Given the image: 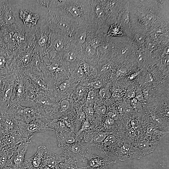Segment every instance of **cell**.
Listing matches in <instances>:
<instances>
[{
  "label": "cell",
  "instance_id": "obj_15",
  "mask_svg": "<svg viewBox=\"0 0 169 169\" xmlns=\"http://www.w3.org/2000/svg\"><path fill=\"white\" fill-rule=\"evenodd\" d=\"M66 158L63 154L58 155L47 149L43 157L41 166H46L51 168H56Z\"/></svg>",
  "mask_w": 169,
  "mask_h": 169
},
{
  "label": "cell",
  "instance_id": "obj_26",
  "mask_svg": "<svg viewBox=\"0 0 169 169\" xmlns=\"http://www.w3.org/2000/svg\"><path fill=\"white\" fill-rule=\"evenodd\" d=\"M70 84V82L69 80H64L58 85L57 89L60 92L64 91L69 87Z\"/></svg>",
  "mask_w": 169,
  "mask_h": 169
},
{
  "label": "cell",
  "instance_id": "obj_37",
  "mask_svg": "<svg viewBox=\"0 0 169 169\" xmlns=\"http://www.w3.org/2000/svg\"><path fill=\"white\" fill-rule=\"evenodd\" d=\"M99 94L102 98H105L107 95L106 90L105 89H101L100 91Z\"/></svg>",
  "mask_w": 169,
  "mask_h": 169
},
{
  "label": "cell",
  "instance_id": "obj_7",
  "mask_svg": "<svg viewBox=\"0 0 169 169\" xmlns=\"http://www.w3.org/2000/svg\"><path fill=\"white\" fill-rule=\"evenodd\" d=\"M24 75L38 92L48 93L50 87L47 78L40 70L27 68L22 70Z\"/></svg>",
  "mask_w": 169,
  "mask_h": 169
},
{
  "label": "cell",
  "instance_id": "obj_32",
  "mask_svg": "<svg viewBox=\"0 0 169 169\" xmlns=\"http://www.w3.org/2000/svg\"><path fill=\"white\" fill-rule=\"evenodd\" d=\"M136 98L137 100L139 101H144V99L143 93L141 90L139 89H137L136 92Z\"/></svg>",
  "mask_w": 169,
  "mask_h": 169
},
{
  "label": "cell",
  "instance_id": "obj_1",
  "mask_svg": "<svg viewBox=\"0 0 169 169\" xmlns=\"http://www.w3.org/2000/svg\"><path fill=\"white\" fill-rule=\"evenodd\" d=\"M16 23L25 31H36L46 18L49 8L37 1H10Z\"/></svg>",
  "mask_w": 169,
  "mask_h": 169
},
{
  "label": "cell",
  "instance_id": "obj_27",
  "mask_svg": "<svg viewBox=\"0 0 169 169\" xmlns=\"http://www.w3.org/2000/svg\"><path fill=\"white\" fill-rule=\"evenodd\" d=\"M84 113L85 117L88 119L92 117L94 115V110L92 107H88L86 108L84 110Z\"/></svg>",
  "mask_w": 169,
  "mask_h": 169
},
{
  "label": "cell",
  "instance_id": "obj_11",
  "mask_svg": "<svg viewBox=\"0 0 169 169\" xmlns=\"http://www.w3.org/2000/svg\"><path fill=\"white\" fill-rule=\"evenodd\" d=\"M70 38L62 33L52 32L51 33L50 45L45 54L54 56L59 53L70 42Z\"/></svg>",
  "mask_w": 169,
  "mask_h": 169
},
{
  "label": "cell",
  "instance_id": "obj_42",
  "mask_svg": "<svg viewBox=\"0 0 169 169\" xmlns=\"http://www.w3.org/2000/svg\"><path fill=\"white\" fill-rule=\"evenodd\" d=\"M124 108L121 105H120L118 106V110L120 113H122L124 112Z\"/></svg>",
  "mask_w": 169,
  "mask_h": 169
},
{
  "label": "cell",
  "instance_id": "obj_24",
  "mask_svg": "<svg viewBox=\"0 0 169 169\" xmlns=\"http://www.w3.org/2000/svg\"><path fill=\"white\" fill-rule=\"evenodd\" d=\"M76 163L71 158L68 157L60 164L59 167V169H80L77 167Z\"/></svg>",
  "mask_w": 169,
  "mask_h": 169
},
{
  "label": "cell",
  "instance_id": "obj_46",
  "mask_svg": "<svg viewBox=\"0 0 169 169\" xmlns=\"http://www.w3.org/2000/svg\"><path fill=\"white\" fill-rule=\"evenodd\" d=\"M127 49H121L120 50V53L121 54H125V52H126L127 51Z\"/></svg>",
  "mask_w": 169,
  "mask_h": 169
},
{
  "label": "cell",
  "instance_id": "obj_19",
  "mask_svg": "<svg viewBox=\"0 0 169 169\" xmlns=\"http://www.w3.org/2000/svg\"><path fill=\"white\" fill-rule=\"evenodd\" d=\"M87 34L86 26L75 28L70 36V42L80 49L86 42Z\"/></svg>",
  "mask_w": 169,
  "mask_h": 169
},
{
  "label": "cell",
  "instance_id": "obj_17",
  "mask_svg": "<svg viewBox=\"0 0 169 169\" xmlns=\"http://www.w3.org/2000/svg\"><path fill=\"white\" fill-rule=\"evenodd\" d=\"M56 134L58 145L60 147L80 141L79 136L70 129L57 132Z\"/></svg>",
  "mask_w": 169,
  "mask_h": 169
},
{
  "label": "cell",
  "instance_id": "obj_23",
  "mask_svg": "<svg viewBox=\"0 0 169 169\" xmlns=\"http://www.w3.org/2000/svg\"><path fill=\"white\" fill-rule=\"evenodd\" d=\"M168 131H163L158 129L155 126H151L147 129L146 133L148 135L160 140L166 134H167Z\"/></svg>",
  "mask_w": 169,
  "mask_h": 169
},
{
  "label": "cell",
  "instance_id": "obj_38",
  "mask_svg": "<svg viewBox=\"0 0 169 169\" xmlns=\"http://www.w3.org/2000/svg\"><path fill=\"white\" fill-rule=\"evenodd\" d=\"M114 120L110 118H106L105 120V124L108 125H112L114 123Z\"/></svg>",
  "mask_w": 169,
  "mask_h": 169
},
{
  "label": "cell",
  "instance_id": "obj_8",
  "mask_svg": "<svg viewBox=\"0 0 169 169\" xmlns=\"http://www.w3.org/2000/svg\"><path fill=\"white\" fill-rule=\"evenodd\" d=\"M14 72L16 75V83L8 106L15 104L28 103L29 102L27 95L26 79L22 71Z\"/></svg>",
  "mask_w": 169,
  "mask_h": 169
},
{
  "label": "cell",
  "instance_id": "obj_34",
  "mask_svg": "<svg viewBox=\"0 0 169 169\" xmlns=\"http://www.w3.org/2000/svg\"><path fill=\"white\" fill-rule=\"evenodd\" d=\"M91 84L94 88L99 89L102 86L103 83L101 80H98L92 83Z\"/></svg>",
  "mask_w": 169,
  "mask_h": 169
},
{
  "label": "cell",
  "instance_id": "obj_41",
  "mask_svg": "<svg viewBox=\"0 0 169 169\" xmlns=\"http://www.w3.org/2000/svg\"><path fill=\"white\" fill-rule=\"evenodd\" d=\"M136 39L138 41L139 43H142L144 42V39L141 36L137 35L136 36Z\"/></svg>",
  "mask_w": 169,
  "mask_h": 169
},
{
  "label": "cell",
  "instance_id": "obj_22",
  "mask_svg": "<svg viewBox=\"0 0 169 169\" xmlns=\"http://www.w3.org/2000/svg\"><path fill=\"white\" fill-rule=\"evenodd\" d=\"M80 58H83L87 61L93 62L98 56L96 49L85 42L81 46L80 51Z\"/></svg>",
  "mask_w": 169,
  "mask_h": 169
},
{
  "label": "cell",
  "instance_id": "obj_28",
  "mask_svg": "<svg viewBox=\"0 0 169 169\" xmlns=\"http://www.w3.org/2000/svg\"><path fill=\"white\" fill-rule=\"evenodd\" d=\"M5 74L0 76V99L3 93L5 85Z\"/></svg>",
  "mask_w": 169,
  "mask_h": 169
},
{
  "label": "cell",
  "instance_id": "obj_33",
  "mask_svg": "<svg viewBox=\"0 0 169 169\" xmlns=\"http://www.w3.org/2000/svg\"><path fill=\"white\" fill-rule=\"evenodd\" d=\"M112 64L109 63L103 65L102 68V70L104 71H108L110 70L113 68Z\"/></svg>",
  "mask_w": 169,
  "mask_h": 169
},
{
  "label": "cell",
  "instance_id": "obj_3",
  "mask_svg": "<svg viewBox=\"0 0 169 169\" xmlns=\"http://www.w3.org/2000/svg\"><path fill=\"white\" fill-rule=\"evenodd\" d=\"M46 19L52 32L62 33L69 38L73 30L78 28L70 20L62 15L49 10Z\"/></svg>",
  "mask_w": 169,
  "mask_h": 169
},
{
  "label": "cell",
  "instance_id": "obj_20",
  "mask_svg": "<svg viewBox=\"0 0 169 169\" xmlns=\"http://www.w3.org/2000/svg\"><path fill=\"white\" fill-rule=\"evenodd\" d=\"M88 134L84 137V141L89 142L91 146L95 147L101 143L111 132H102L99 131H87Z\"/></svg>",
  "mask_w": 169,
  "mask_h": 169
},
{
  "label": "cell",
  "instance_id": "obj_43",
  "mask_svg": "<svg viewBox=\"0 0 169 169\" xmlns=\"http://www.w3.org/2000/svg\"><path fill=\"white\" fill-rule=\"evenodd\" d=\"M132 109L130 107H127L124 108V112L126 113H129L132 111Z\"/></svg>",
  "mask_w": 169,
  "mask_h": 169
},
{
  "label": "cell",
  "instance_id": "obj_36",
  "mask_svg": "<svg viewBox=\"0 0 169 169\" xmlns=\"http://www.w3.org/2000/svg\"><path fill=\"white\" fill-rule=\"evenodd\" d=\"M146 17L150 21H153L156 19V17L155 15L151 13H148L146 15Z\"/></svg>",
  "mask_w": 169,
  "mask_h": 169
},
{
  "label": "cell",
  "instance_id": "obj_14",
  "mask_svg": "<svg viewBox=\"0 0 169 169\" xmlns=\"http://www.w3.org/2000/svg\"><path fill=\"white\" fill-rule=\"evenodd\" d=\"M31 142V139H25L16 149L10 160L13 169H21L25 160L24 156L27 147Z\"/></svg>",
  "mask_w": 169,
  "mask_h": 169
},
{
  "label": "cell",
  "instance_id": "obj_18",
  "mask_svg": "<svg viewBox=\"0 0 169 169\" xmlns=\"http://www.w3.org/2000/svg\"><path fill=\"white\" fill-rule=\"evenodd\" d=\"M80 49L69 42L59 53L62 57L67 62L73 63L80 58Z\"/></svg>",
  "mask_w": 169,
  "mask_h": 169
},
{
  "label": "cell",
  "instance_id": "obj_31",
  "mask_svg": "<svg viewBox=\"0 0 169 169\" xmlns=\"http://www.w3.org/2000/svg\"><path fill=\"white\" fill-rule=\"evenodd\" d=\"M95 93L94 91H90L87 95L86 100L89 103L92 102L95 99Z\"/></svg>",
  "mask_w": 169,
  "mask_h": 169
},
{
  "label": "cell",
  "instance_id": "obj_39",
  "mask_svg": "<svg viewBox=\"0 0 169 169\" xmlns=\"http://www.w3.org/2000/svg\"><path fill=\"white\" fill-rule=\"evenodd\" d=\"M79 120L80 121H82L84 120L85 118V115L84 112H82L79 113Z\"/></svg>",
  "mask_w": 169,
  "mask_h": 169
},
{
  "label": "cell",
  "instance_id": "obj_25",
  "mask_svg": "<svg viewBox=\"0 0 169 169\" xmlns=\"http://www.w3.org/2000/svg\"><path fill=\"white\" fill-rule=\"evenodd\" d=\"M90 124L88 120H85L83 122L82 125L78 132L76 133L77 136H79L84 132H86L90 129Z\"/></svg>",
  "mask_w": 169,
  "mask_h": 169
},
{
  "label": "cell",
  "instance_id": "obj_40",
  "mask_svg": "<svg viewBox=\"0 0 169 169\" xmlns=\"http://www.w3.org/2000/svg\"><path fill=\"white\" fill-rule=\"evenodd\" d=\"M7 0H0V15Z\"/></svg>",
  "mask_w": 169,
  "mask_h": 169
},
{
  "label": "cell",
  "instance_id": "obj_30",
  "mask_svg": "<svg viewBox=\"0 0 169 169\" xmlns=\"http://www.w3.org/2000/svg\"><path fill=\"white\" fill-rule=\"evenodd\" d=\"M69 102L66 100H64L61 101L60 105L62 110L63 111L66 110L69 108Z\"/></svg>",
  "mask_w": 169,
  "mask_h": 169
},
{
  "label": "cell",
  "instance_id": "obj_44",
  "mask_svg": "<svg viewBox=\"0 0 169 169\" xmlns=\"http://www.w3.org/2000/svg\"><path fill=\"white\" fill-rule=\"evenodd\" d=\"M126 72L125 69L123 68H121L119 70V74H124Z\"/></svg>",
  "mask_w": 169,
  "mask_h": 169
},
{
  "label": "cell",
  "instance_id": "obj_5",
  "mask_svg": "<svg viewBox=\"0 0 169 169\" xmlns=\"http://www.w3.org/2000/svg\"><path fill=\"white\" fill-rule=\"evenodd\" d=\"M50 120L42 117L35 119L28 123L18 122V132L25 139H31L36 134L51 130Z\"/></svg>",
  "mask_w": 169,
  "mask_h": 169
},
{
  "label": "cell",
  "instance_id": "obj_12",
  "mask_svg": "<svg viewBox=\"0 0 169 169\" xmlns=\"http://www.w3.org/2000/svg\"><path fill=\"white\" fill-rule=\"evenodd\" d=\"M86 159L88 160L87 166L79 168L85 169H107L115 164L116 161H114L109 156L101 157L98 155L89 153L87 155Z\"/></svg>",
  "mask_w": 169,
  "mask_h": 169
},
{
  "label": "cell",
  "instance_id": "obj_9",
  "mask_svg": "<svg viewBox=\"0 0 169 169\" xmlns=\"http://www.w3.org/2000/svg\"><path fill=\"white\" fill-rule=\"evenodd\" d=\"M63 154L66 157H70L77 162H84L87 155L90 152L88 147L81 144L80 141L62 147Z\"/></svg>",
  "mask_w": 169,
  "mask_h": 169
},
{
  "label": "cell",
  "instance_id": "obj_13",
  "mask_svg": "<svg viewBox=\"0 0 169 169\" xmlns=\"http://www.w3.org/2000/svg\"><path fill=\"white\" fill-rule=\"evenodd\" d=\"M18 122L5 112H0V135H8L18 132Z\"/></svg>",
  "mask_w": 169,
  "mask_h": 169
},
{
  "label": "cell",
  "instance_id": "obj_45",
  "mask_svg": "<svg viewBox=\"0 0 169 169\" xmlns=\"http://www.w3.org/2000/svg\"><path fill=\"white\" fill-rule=\"evenodd\" d=\"M112 96L113 97L115 98H117L120 96V94L117 92H114L112 94Z\"/></svg>",
  "mask_w": 169,
  "mask_h": 169
},
{
  "label": "cell",
  "instance_id": "obj_10",
  "mask_svg": "<svg viewBox=\"0 0 169 169\" xmlns=\"http://www.w3.org/2000/svg\"><path fill=\"white\" fill-rule=\"evenodd\" d=\"M123 137L119 134L111 132L96 147L100 149L102 154L108 156H115L117 148Z\"/></svg>",
  "mask_w": 169,
  "mask_h": 169
},
{
  "label": "cell",
  "instance_id": "obj_2",
  "mask_svg": "<svg viewBox=\"0 0 169 169\" xmlns=\"http://www.w3.org/2000/svg\"><path fill=\"white\" fill-rule=\"evenodd\" d=\"M92 0H50L49 10L65 17L77 28L87 25Z\"/></svg>",
  "mask_w": 169,
  "mask_h": 169
},
{
  "label": "cell",
  "instance_id": "obj_29",
  "mask_svg": "<svg viewBox=\"0 0 169 169\" xmlns=\"http://www.w3.org/2000/svg\"><path fill=\"white\" fill-rule=\"evenodd\" d=\"M84 73L83 63H81L78 66L77 69L76 74L79 78H81L83 76Z\"/></svg>",
  "mask_w": 169,
  "mask_h": 169
},
{
  "label": "cell",
  "instance_id": "obj_35",
  "mask_svg": "<svg viewBox=\"0 0 169 169\" xmlns=\"http://www.w3.org/2000/svg\"><path fill=\"white\" fill-rule=\"evenodd\" d=\"M84 90L85 89L84 87L79 86L77 88L76 92L77 95H80L83 94Z\"/></svg>",
  "mask_w": 169,
  "mask_h": 169
},
{
  "label": "cell",
  "instance_id": "obj_21",
  "mask_svg": "<svg viewBox=\"0 0 169 169\" xmlns=\"http://www.w3.org/2000/svg\"><path fill=\"white\" fill-rule=\"evenodd\" d=\"M47 149L44 146L38 147L36 153L32 157L26 159L29 169H40L44 154Z\"/></svg>",
  "mask_w": 169,
  "mask_h": 169
},
{
  "label": "cell",
  "instance_id": "obj_16",
  "mask_svg": "<svg viewBox=\"0 0 169 169\" xmlns=\"http://www.w3.org/2000/svg\"><path fill=\"white\" fill-rule=\"evenodd\" d=\"M159 140L148 136L135 143L143 156L152 152L159 143Z\"/></svg>",
  "mask_w": 169,
  "mask_h": 169
},
{
  "label": "cell",
  "instance_id": "obj_4",
  "mask_svg": "<svg viewBox=\"0 0 169 169\" xmlns=\"http://www.w3.org/2000/svg\"><path fill=\"white\" fill-rule=\"evenodd\" d=\"M4 112L12 116L18 122L28 123L35 119L43 118L41 112L37 107H23L20 104L9 106Z\"/></svg>",
  "mask_w": 169,
  "mask_h": 169
},
{
  "label": "cell",
  "instance_id": "obj_6",
  "mask_svg": "<svg viewBox=\"0 0 169 169\" xmlns=\"http://www.w3.org/2000/svg\"><path fill=\"white\" fill-rule=\"evenodd\" d=\"M115 156L121 161L139 159L143 156L134 142L123 137L116 150Z\"/></svg>",
  "mask_w": 169,
  "mask_h": 169
}]
</instances>
